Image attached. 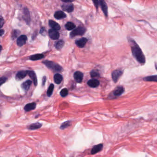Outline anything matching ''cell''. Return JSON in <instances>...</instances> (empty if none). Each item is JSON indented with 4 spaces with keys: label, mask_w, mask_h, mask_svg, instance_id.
Here are the masks:
<instances>
[{
    "label": "cell",
    "mask_w": 157,
    "mask_h": 157,
    "mask_svg": "<svg viewBox=\"0 0 157 157\" xmlns=\"http://www.w3.org/2000/svg\"><path fill=\"white\" fill-rule=\"evenodd\" d=\"M128 40L131 47L132 53L133 56L139 63L144 65L146 62V59L140 47L131 37H128Z\"/></svg>",
    "instance_id": "cell-1"
},
{
    "label": "cell",
    "mask_w": 157,
    "mask_h": 157,
    "mask_svg": "<svg viewBox=\"0 0 157 157\" xmlns=\"http://www.w3.org/2000/svg\"><path fill=\"white\" fill-rule=\"evenodd\" d=\"M43 63L48 68L51 69L53 71L57 72H61L63 70L62 67L59 64L55 63L53 61L49 60H44L43 61Z\"/></svg>",
    "instance_id": "cell-2"
},
{
    "label": "cell",
    "mask_w": 157,
    "mask_h": 157,
    "mask_svg": "<svg viewBox=\"0 0 157 157\" xmlns=\"http://www.w3.org/2000/svg\"><path fill=\"white\" fill-rule=\"evenodd\" d=\"M86 32V29L83 26H79L70 33V37L72 38L77 36H82L85 34Z\"/></svg>",
    "instance_id": "cell-3"
},
{
    "label": "cell",
    "mask_w": 157,
    "mask_h": 157,
    "mask_svg": "<svg viewBox=\"0 0 157 157\" xmlns=\"http://www.w3.org/2000/svg\"><path fill=\"white\" fill-rule=\"evenodd\" d=\"M124 92V88L122 86H118L114 89V91L109 95L110 98L118 97Z\"/></svg>",
    "instance_id": "cell-4"
},
{
    "label": "cell",
    "mask_w": 157,
    "mask_h": 157,
    "mask_svg": "<svg viewBox=\"0 0 157 157\" xmlns=\"http://www.w3.org/2000/svg\"><path fill=\"white\" fill-rule=\"evenodd\" d=\"M49 35L50 38L52 40H57L59 38L60 35L57 30L51 29L49 31Z\"/></svg>",
    "instance_id": "cell-5"
},
{
    "label": "cell",
    "mask_w": 157,
    "mask_h": 157,
    "mask_svg": "<svg viewBox=\"0 0 157 157\" xmlns=\"http://www.w3.org/2000/svg\"><path fill=\"white\" fill-rule=\"evenodd\" d=\"M123 74V71L120 70H117L112 71L111 74L112 79L114 83L117 82L119 77Z\"/></svg>",
    "instance_id": "cell-6"
},
{
    "label": "cell",
    "mask_w": 157,
    "mask_h": 157,
    "mask_svg": "<svg viewBox=\"0 0 157 157\" xmlns=\"http://www.w3.org/2000/svg\"><path fill=\"white\" fill-rule=\"evenodd\" d=\"M23 18L24 20H25L26 23L29 25L31 22V17H30V12L29 11L27 8H25L23 10Z\"/></svg>",
    "instance_id": "cell-7"
},
{
    "label": "cell",
    "mask_w": 157,
    "mask_h": 157,
    "mask_svg": "<svg viewBox=\"0 0 157 157\" xmlns=\"http://www.w3.org/2000/svg\"><path fill=\"white\" fill-rule=\"evenodd\" d=\"M27 40V37L25 35H21L20 37H18L17 41V44L18 46L21 47L24 45Z\"/></svg>",
    "instance_id": "cell-8"
},
{
    "label": "cell",
    "mask_w": 157,
    "mask_h": 157,
    "mask_svg": "<svg viewBox=\"0 0 157 157\" xmlns=\"http://www.w3.org/2000/svg\"><path fill=\"white\" fill-rule=\"evenodd\" d=\"M100 5L106 17L108 16V7L104 0H99Z\"/></svg>",
    "instance_id": "cell-9"
},
{
    "label": "cell",
    "mask_w": 157,
    "mask_h": 157,
    "mask_svg": "<svg viewBox=\"0 0 157 157\" xmlns=\"http://www.w3.org/2000/svg\"><path fill=\"white\" fill-rule=\"evenodd\" d=\"M88 42V39L86 38H82L78 40H77L75 42V43L77 45V46L80 48H83L84 46H85L86 43Z\"/></svg>",
    "instance_id": "cell-10"
},
{
    "label": "cell",
    "mask_w": 157,
    "mask_h": 157,
    "mask_svg": "<svg viewBox=\"0 0 157 157\" xmlns=\"http://www.w3.org/2000/svg\"><path fill=\"white\" fill-rule=\"evenodd\" d=\"M83 74L80 71H76L74 74L75 80L78 83H81L83 81Z\"/></svg>",
    "instance_id": "cell-11"
},
{
    "label": "cell",
    "mask_w": 157,
    "mask_h": 157,
    "mask_svg": "<svg viewBox=\"0 0 157 157\" xmlns=\"http://www.w3.org/2000/svg\"><path fill=\"white\" fill-rule=\"evenodd\" d=\"M61 7L64 11H66L68 13H71L74 10V6L71 3L64 4L62 5Z\"/></svg>",
    "instance_id": "cell-12"
},
{
    "label": "cell",
    "mask_w": 157,
    "mask_h": 157,
    "mask_svg": "<svg viewBox=\"0 0 157 157\" xmlns=\"http://www.w3.org/2000/svg\"><path fill=\"white\" fill-rule=\"evenodd\" d=\"M28 71H20L18 72L17 74L16 75V79L17 80L23 79L28 74Z\"/></svg>",
    "instance_id": "cell-13"
},
{
    "label": "cell",
    "mask_w": 157,
    "mask_h": 157,
    "mask_svg": "<svg viewBox=\"0 0 157 157\" xmlns=\"http://www.w3.org/2000/svg\"><path fill=\"white\" fill-rule=\"evenodd\" d=\"M88 85L91 88H96L98 86H99L100 85V82L99 80L95 79H93L89 80V81L87 82Z\"/></svg>",
    "instance_id": "cell-14"
},
{
    "label": "cell",
    "mask_w": 157,
    "mask_h": 157,
    "mask_svg": "<svg viewBox=\"0 0 157 157\" xmlns=\"http://www.w3.org/2000/svg\"><path fill=\"white\" fill-rule=\"evenodd\" d=\"M103 146L102 144H100L94 146L93 147V148L92 149L91 153L92 154H96L97 153L102 150V149L103 148Z\"/></svg>",
    "instance_id": "cell-15"
},
{
    "label": "cell",
    "mask_w": 157,
    "mask_h": 157,
    "mask_svg": "<svg viewBox=\"0 0 157 157\" xmlns=\"http://www.w3.org/2000/svg\"><path fill=\"white\" fill-rule=\"evenodd\" d=\"M66 17V14L62 11L56 12L54 14V17L57 20H61L65 18Z\"/></svg>",
    "instance_id": "cell-16"
},
{
    "label": "cell",
    "mask_w": 157,
    "mask_h": 157,
    "mask_svg": "<svg viewBox=\"0 0 157 157\" xmlns=\"http://www.w3.org/2000/svg\"><path fill=\"white\" fill-rule=\"evenodd\" d=\"M49 26L51 27L52 29H53L57 31L60 30V26L59 24L55 22L54 20H49Z\"/></svg>",
    "instance_id": "cell-17"
},
{
    "label": "cell",
    "mask_w": 157,
    "mask_h": 157,
    "mask_svg": "<svg viewBox=\"0 0 157 157\" xmlns=\"http://www.w3.org/2000/svg\"><path fill=\"white\" fill-rule=\"evenodd\" d=\"M36 103L34 102H32L31 103H29L28 104L26 105L24 107V110L26 111H32L33 110H34L36 107Z\"/></svg>",
    "instance_id": "cell-18"
},
{
    "label": "cell",
    "mask_w": 157,
    "mask_h": 157,
    "mask_svg": "<svg viewBox=\"0 0 157 157\" xmlns=\"http://www.w3.org/2000/svg\"><path fill=\"white\" fill-rule=\"evenodd\" d=\"M28 75L30 78L32 80L33 83L34 84L35 86H36L37 84V76L34 71H29Z\"/></svg>",
    "instance_id": "cell-19"
},
{
    "label": "cell",
    "mask_w": 157,
    "mask_h": 157,
    "mask_svg": "<svg viewBox=\"0 0 157 157\" xmlns=\"http://www.w3.org/2000/svg\"><path fill=\"white\" fill-rule=\"evenodd\" d=\"M32 81L31 80H27L26 82H24L21 85L22 88L26 91H28L30 89L31 86L32 85Z\"/></svg>",
    "instance_id": "cell-20"
},
{
    "label": "cell",
    "mask_w": 157,
    "mask_h": 157,
    "mask_svg": "<svg viewBox=\"0 0 157 157\" xmlns=\"http://www.w3.org/2000/svg\"><path fill=\"white\" fill-rule=\"evenodd\" d=\"M44 56L43 54H38L32 55V56H30L29 59L32 61H36V60H39L41 59H42L44 58Z\"/></svg>",
    "instance_id": "cell-21"
},
{
    "label": "cell",
    "mask_w": 157,
    "mask_h": 157,
    "mask_svg": "<svg viewBox=\"0 0 157 157\" xmlns=\"http://www.w3.org/2000/svg\"><path fill=\"white\" fill-rule=\"evenodd\" d=\"M54 82L57 84H59L63 80V77L61 75H60L59 73H56L54 75Z\"/></svg>",
    "instance_id": "cell-22"
},
{
    "label": "cell",
    "mask_w": 157,
    "mask_h": 157,
    "mask_svg": "<svg viewBox=\"0 0 157 157\" xmlns=\"http://www.w3.org/2000/svg\"><path fill=\"white\" fill-rule=\"evenodd\" d=\"M42 126V124L39 123H32L28 127L29 129L31 130H35L40 128Z\"/></svg>",
    "instance_id": "cell-23"
},
{
    "label": "cell",
    "mask_w": 157,
    "mask_h": 157,
    "mask_svg": "<svg viewBox=\"0 0 157 157\" xmlns=\"http://www.w3.org/2000/svg\"><path fill=\"white\" fill-rule=\"evenodd\" d=\"M143 80L146 81H148V82H157V75H153V76H150L144 77L143 78Z\"/></svg>",
    "instance_id": "cell-24"
},
{
    "label": "cell",
    "mask_w": 157,
    "mask_h": 157,
    "mask_svg": "<svg viewBox=\"0 0 157 157\" xmlns=\"http://www.w3.org/2000/svg\"><path fill=\"white\" fill-rule=\"evenodd\" d=\"M76 27V26L74 23L71 22H68L65 25V28L68 31H71Z\"/></svg>",
    "instance_id": "cell-25"
},
{
    "label": "cell",
    "mask_w": 157,
    "mask_h": 157,
    "mask_svg": "<svg viewBox=\"0 0 157 157\" xmlns=\"http://www.w3.org/2000/svg\"><path fill=\"white\" fill-rule=\"evenodd\" d=\"M65 45V42L63 40H59L56 43L55 47L57 50H60Z\"/></svg>",
    "instance_id": "cell-26"
},
{
    "label": "cell",
    "mask_w": 157,
    "mask_h": 157,
    "mask_svg": "<svg viewBox=\"0 0 157 157\" xmlns=\"http://www.w3.org/2000/svg\"><path fill=\"white\" fill-rule=\"evenodd\" d=\"M20 34V31L19 30H14L12 33L11 38L12 40H14L17 37H18L19 35Z\"/></svg>",
    "instance_id": "cell-27"
},
{
    "label": "cell",
    "mask_w": 157,
    "mask_h": 157,
    "mask_svg": "<svg viewBox=\"0 0 157 157\" xmlns=\"http://www.w3.org/2000/svg\"><path fill=\"white\" fill-rule=\"evenodd\" d=\"M54 84H51L50 86H49V89H48V91H47V95L49 97H50L51 96L52 94H53V91H54Z\"/></svg>",
    "instance_id": "cell-28"
},
{
    "label": "cell",
    "mask_w": 157,
    "mask_h": 157,
    "mask_svg": "<svg viewBox=\"0 0 157 157\" xmlns=\"http://www.w3.org/2000/svg\"><path fill=\"white\" fill-rule=\"evenodd\" d=\"M90 76H91V77L92 78L99 77L100 76V73L96 70H93L90 72Z\"/></svg>",
    "instance_id": "cell-29"
},
{
    "label": "cell",
    "mask_w": 157,
    "mask_h": 157,
    "mask_svg": "<svg viewBox=\"0 0 157 157\" xmlns=\"http://www.w3.org/2000/svg\"><path fill=\"white\" fill-rule=\"evenodd\" d=\"M70 125H71V121H66L65 122L61 124V125L60 126V128L61 129H64L68 127Z\"/></svg>",
    "instance_id": "cell-30"
},
{
    "label": "cell",
    "mask_w": 157,
    "mask_h": 157,
    "mask_svg": "<svg viewBox=\"0 0 157 157\" xmlns=\"http://www.w3.org/2000/svg\"><path fill=\"white\" fill-rule=\"evenodd\" d=\"M68 94V90L66 88L62 89L60 92V95L63 97H65Z\"/></svg>",
    "instance_id": "cell-31"
},
{
    "label": "cell",
    "mask_w": 157,
    "mask_h": 157,
    "mask_svg": "<svg viewBox=\"0 0 157 157\" xmlns=\"http://www.w3.org/2000/svg\"><path fill=\"white\" fill-rule=\"evenodd\" d=\"M40 33L43 36H45L46 35V30L44 27H42L40 29Z\"/></svg>",
    "instance_id": "cell-32"
},
{
    "label": "cell",
    "mask_w": 157,
    "mask_h": 157,
    "mask_svg": "<svg viewBox=\"0 0 157 157\" xmlns=\"http://www.w3.org/2000/svg\"><path fill=\"white\" fill-rule=\"evenodd\" d=\"M8 80L7 77H3L0 78V85H2L4 83H5L7 80Z\"/></svg>",
    "instance_id": "cell-33"
},
{
    "label": "cell",
    "mask_w": 157,
    "mask_h": 157,
    "mask_svg": "<svg viewBox=\"0 0 157 157\" xmlns=\"http://www.w3.org/2000/svg\"><path fill=\"white\" fill-rule=\"evenodd\" d=\"M93 1V2L94 4V6L96 8V9H98L99 8V6L100 5V3H99V0H92Z\"/></svg>",
    "instance_id": "cell-34"
},
{
    "label": "cell",
    "mask_w": 157,
    "mask_h": 157,
    "mask_svg": "<svg viewBox=\"0 0 157 157\" xmlns=\"http://www.w3.org/2000/svg\"><path fill=\"white\" fill-rule=\"evenodd\" d=\"M4 24V20L3 18L2 17V16H1V19H0V25H1V28L3 27Z\"/></svg>",
    "instance_id": "cell-35"
},
{
    "label": "cell",
    "mask_w": 157,
    "mask_h": 157,
    "mask_svg": "<svg viewBox=\"0 0 157 157\" xmlns=\"http://www.w3.org/2000/svg\"><path fill=\"white\" fill-rule=\"evenodd\" d=\"M46 79H47V78H46V77L45 76H44L43 78V79H42V86H43L45 85V82H46Z\"/></svg>",
    "instance_id": "cell-36"
},
{
    "label": "cell",
    "mask_w": 157,
    "mask_h": 157,
    "mask_svg": "<svg viewBox=\"0 0 157 157\" xmlns=\"http://www.w3.org/2000/svg\"><path fill=\"white\" fill-rule=\"evenodd\" d=\"M62 2L66 3H70L74 1V0H61Z\"/></svg>",
    "instance_id": "cell-37"
},
{
    "label": "cell",
    "mask_w": 157,
    "mask_h": 157,
    "mask_svg": "<svg viewBox=\"0 0 157 157\" xmlns=\"http://www.w3.org/2000/svg\"><path fill=\"white\" fill-rule=\"evenodd\" d=\"M37 32H34V33H33V36H32V39L33 40V39H34L36 37V36H37Z\"/></svg>",
    "instance_id": "cell-38"
},
{
    "label": "cell",
    "mask_w": 157,
    "mask_h": 157,
    "mask_svg": "<svg viewBox=\"0 0 157 157\" xmlns=\"http://www.w3.org/2000/svg\"><path fill=\"white\" fill-rule=\"evenodd\" d=\"M4 32H5L4 30H2V29L1 30V31H0V34H1V37H2L3 35L4 34Z\"/></svg>",
    "instance_id": "cell-39"
},
{
    "label": "cell",
    "mask_w": 157,
    "mask_h": 157,
    "mask_svg": "<svg viewBox=\"0 0 157 157\" xmlns=\"http://www.w3.org/2000/svg\"><path fill=\"white\" fill-rule=\"evenodd\" d=\"M155 68L156 69V70H157V64H155Z\"/></svg>",
    "instance_id": "cell-40"
},
{
    "label": "cell",
    "mask_w": 157,
    "mask_h": 157,
    "mask_svg": "<svg viewBox=\"0 0 157 157\" xmlns=\"http://www.w3.org/2000/svg\"></svg>",
    "instance_id": "cell-41"
}]
</instances>
